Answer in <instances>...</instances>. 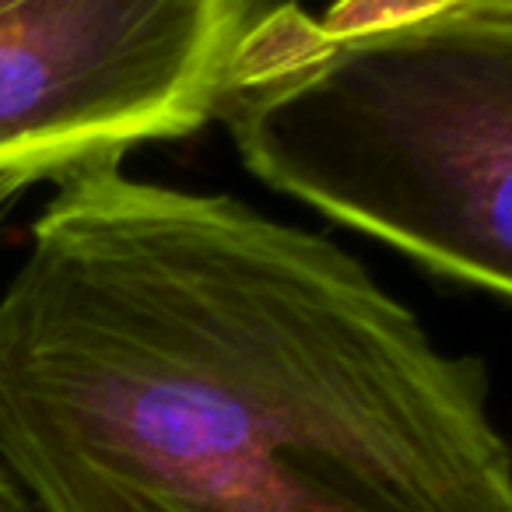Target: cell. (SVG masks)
I'll list each match as a JSON object with an SVG mask.
<instances>
[{"mask_svg":"<svg viewBox=\"0 0 512 512\" xmlns=\"http://www.w3.org/2000/svg\"><path fill=\"white\" fill-rule=\"evenodd\" d=\"M0 463L36 512H512L477 358L327 235L120 162L0 292Z\"/></svg>","mask_w":512,"mask_h":512,"instance_id":"6da1fadb","label":"cell"},{"mask_svg":"<svg viewBox=\"0 0 512 512\" xmlns=\"http://www.w3.org/2000/svg\"><path fill=\"white\" fill-rule=\"evenodd\" d=\"M218 120L267 186L512 299V11L449 0L334 29L278 0Z\"/></svg>","mask_w":512,"mask_h":512,"instance_id":"7a4b0ae2","label":"cell"},{"mask_svg":"<svg viewBox=\"0 0 512 512\" xmlns=\"http://www.w3.org/2000/svg\"><path fill=\"white\" fill-rule=\"evenodd\" d=\"M278 0H22L0 11V179L123 162L218 116Z\"/></svg>","mask_w":512,"mask_h":512,"instance_id":"3957f363","label":"cell"},{"mask_svg":"<svg viewBox=\"0 0 512 512\" xmlns=\"http://www.w3.org/2000/svg\"><path fill=\"white\" fill-rule=\"evenodd\" d=\"M0 512H36L25 498V491L15 484V477L8 474V467L0 463Z\"/></svg>","mask_w":512,"mask_h":512,"instance_id":"277c9868","label":"cell"},{"mask_svg":"<svg viewBox=\"0 0 512 512\" xmlns=\"http://www.w3.org/2000/svg\"><path fill=\"white\" fill-rule=\"evenodd\" d=\"M29 190L22 179H0V232H4V221H8L11 207L18 204V197Z\"/></svg>","mask_w":512,"mask_h":512,"instance_id":"5b68a950","label":"cell"},{"mask_svg":"<svg viewBox=\"0 0 512 512\" xmlns=\"http://www.w3.org/2000/svg\"><path fill=\"white\" fill-rule=\"evenodd\" d=\"M15 4H22V0H0V11H8V8H15Z\"/></svg>","mask_w":512,"mask_h":512,"instance_id":"8992f818","label":"cell"},{"mask_svg":"<svg viewBox=\"0 0 512 512\" xmlns=\"http://www.w3.org/2000/svg\"><path fill=\"white\" fill-rule=\"evenodd\" d=\"M495 8H505V11H512V0H502V4H495Z\"/></svg>","mask_w":512,"mask_h":512,"instance_id":"52a82bcc","label":"cell"},{"mask_svg":"<svg viewBox=\"0 0 512 512\" xmlns=\"http://www.w3.org/2000/svg\"><path fill=\"white\" fill-rule=\"evenodd\" d=\"M439 4H449V0H439Z\"/></svg>","mask_w":512,"mask_h":512,"instance_id":"ba28073f","label":"cell"}]
</instances>
